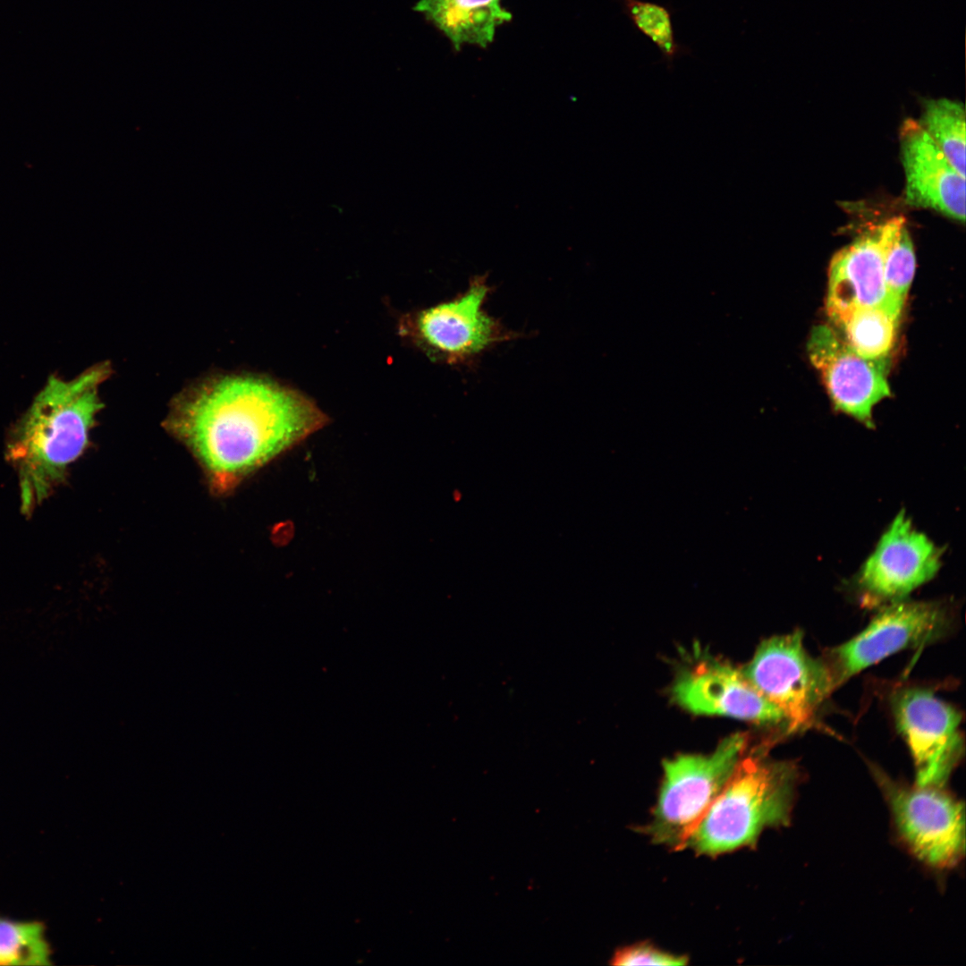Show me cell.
Segmentation results:
<instances>
[{
	"mask_svg": "<svg viewBox=\"0 0 966 966\" xmlns=\"http://www.w3.org/2000/svg\"><path fill=\"white\" fill-rule=\"evenodd\" d=\"M326 420L293 390L258 377L223 375L180 394L165 426L199 460L215 490L224 493Z\"/></svg>",
	"mask_w": 966,
	"mask_h": 966,
	"instance_id": "cell-1",
	"label": "cell"
},
{
	"mask_svg": "<svg viewBox=\"0 0 966 966\" xmlns=\"http://www.w3.org/2000/svg\"><path fill=\"white\" fill-rule=\"evenodd\" d=\"M109 374L101 363L70 380L51 376L11 428L5 457L18 477L24 515L55 491L84 452L103 407L99 386Z\"/></svg>",
	"mask_w": 966,
	"mask_h": 966,
	"instance_id": "cell-2",
	"label": "cell"
},
{
	"mask_svg": "<svg viewBox=\"0 0 966 966\" xmlns=\"http://www.w3.org/2000/svg\"><path fill=\"white\" fill-rule=\"evenodd\" d=\"M798 780L793 763L746 752L685 847L716 856L753 845L766 828L789 822Z\"/></svg>",
	"mask_w": 966,
	"mask_h": 966,
	"instance_id": "cell-3",
	"label": "cell"
},
{
	"mask_svg": "<svg viewBox=\"0 0 966 966\" xmlns=\"http://www.w3.org/2000/svg\"><path fill=\"white\" fill-rule=\"evenodd\" d=\"M747 737L734 733L708 754H681L663 764V779L651 821L644 832L654 843L682 849L747 751Z\"/></svg>",
	"mask_w": 966,
	"mask_h": 966,
	"instance_id": "cell-4",
	"label": "cell"
},
{
	"mask_svg": "<svg viewBox=\"0 0 966 966\" xmlns=\"http://www.w3.org/2000/svg\"><path fill=\"white\" fill-rule=\"evenodd\" d=\"M742 673L780 710L789 732L809 728L835 690L826 662L809 654L800 630L762 641Z\"/></svg>",
	"mask_w": 966,
	"mask_h": 966,
	"instance_id": "cell-5",
	"label": "cell"
},
{
	"mask_svg": "<svg viewBox=\"0 0 966 966\" xmlns=\"http://www.w3.org/2000/svg\"><path fill=\"white\" fill-rule=\"evenodd\" d=\"M950 624V614L937 602L896 601L856 636L827 651L824 661L835 689L893 654L935 642L947 633Z\"/></svg>",
	"mask_w": 966,
	"mask_h": 966,
	"instance_id": "cell-6",
	"label": "cell"
},
{
	"mask_svg": "<svg viewBox=\"0 0 966 966\" xmlns=\"http://www.w3.org/2000/svg\"><path fill=\"white\" fill-rule=\"evenodd\" d=\"M874 773L910 850L930 866H954L965 850L962 803L945 792L943 786L905 787L879 770L874 769Z\"/></svg>",
	"mask_w": 966,
	"mask_h": 966,
	"instance_id": "cell-7",
	"label": "cell"
},
{
	"mask_svg": "<svg viewBox=\"0 0 966 966\" xmlns=\"http://www.w3.org/2000/svg\"><path fill=\"white\" fill-rule=\"evenodd\" d=\"M890 706L913 758L917 785L944 786L964 750L960 712L919 686L899 689Z\"/></svg>",
	"mask_w": 966,
	"mask_h": 966,
	"instance_id": "cell-8",
	"label": "cell"
},
{
	"mask_svg": "<svg viewBox=\"0 0 966 966\" xmlns=\"http://www.w3.org/2000/svg\"><path fill=\"white\" fill-rule=\"evenodd\" d=\"M672 695L682 708L697 715L785 723L780 710L751 685L742 670L710 656L700 657L677 674Z\"/></svg>",
	"mask_w": 966,
	"mask_h": 966,
	"instance_id": "cell-9",
	"label": "cell"
},
{
	"mask_svg": "<svg viewBox=\"0 0 966 966\" xmlns=\"http://www.w3.org/2000/svg\"><path fill=\"white\" fill-rule=\"evenodd\" d=\"M808 352L835 407L872 427V408L890 394L886 360L860 356L825 325L812 330Z\"/></svg>",
	"mask_w": 966,
	"mask_h": 966,
	"instance_id": "cell-10",
	"label": "cell"
},
{
	"mask_svg": "<svg viewBox=\"0 0 966 966\" xmlns=\"http://www.w3.org/2000/svg\"><path fill=\"white\" fill-rule=\"evenodd\" d=\"M488 292L487 280L478 277L457 298L423 310L416 322L422 342L448 362L460 363L509 339L483 309Z\"/></svg>",
	"mask_w": 966,
	"mask_h": 966,
	"instance_id": "cell-11",
	"label": "cell"
},
{
	"mask_svg": "<svg viewBox=\"0 0 966 966\" xmlns=\"http://www.w3.org/2000/svg\"><path fill=\"white\" fill-rule=\"evenodd\" d=\"M941 565V551L900 512L866 561L860 584L872 597L899 600L931 580Z\"/></svg>",
	"mask_w": 966,
	"mask_h": 966,
	"instance_id": "cell-12",
	"label": "cell"
},
{
	"mask_svg": "<svg viewBox=\"0 0 966 966\" xmlns=\"http://www.w3.org/2000/svg\"><path fill=\"white\" fill-rule=\"evenodd\" d=\"M900 140L906 203L964 222L965 178L952 166L917 121L903 122Z\"/></svg>",
	"mask_w": 966,
	"mask_h": 966,
	"instance_id": "cell-13",
	"label": "cell"
},
{
	"mask_svg": "<svg viewBox=\"0 0 966 966\" xmlns=\"http://www.w3.org/2000/svg\"><path fill=\"white\" fill-rule=\"evenodd\" d=\"M852 307H884L901 315L886 285L881 225L836 252L830 262L826 310Z\"/></svg>",
	"mask_w": 966,
	"mask_h": 966,
	"instance_id": "cell-14",
	"label": "cell"
},
{
	"mask_svg": "<svg viewBox=\"0 0 966 966\" xmlns=\"http://www.w3.org/2000/svg\"><path fill=\"white\" fill-rule=\"evenodd\" d=\"M414 10L442 31L457 51L464 44L487 47L496 28L512 20L501 0H419Z\"/></svg>",
	"mask_w": 966,
	"mask_h": 966,
	"instance_id": "cell-15",
	"label": "cell"
},
{
	"mask_svg": "<svg viewBox=\"0 0 966 966\" xmlns=\"http://www.w3.org/2000/svg\"><path fill=\"white\" fill-rule=\"evenodd\" d=\"M827 314L839 335L860 356L886 360L893 349L901 315L884 307H852Z\"/></svg>",
	"mask_w": 966,
	"mask_h": 966,
	"instance_id": "cell-16",
	"label": "cell"
},
{
	"mask_svg": "<svg viewBox=\"0 0 966 966\" xmlns=\"http://www.w3.org/2000/svg\"><path fill=\"white\" fill-rule=\"evenodd\" d=\"M945 154L952 166L965 178V110L962 103L947 98L924 102L918 121Z\"/></svg>",
	"mask_w": 966,
	"mask_h": 966,
	"instance_id": "cell-17",
	"label": "cell"
},
{
	"mask_svg": "<svg viewBox=\"0 0 966 966\" xmlns=\"http://www.w3.org/2000/svg\"><path fill=\"white\" fill-rule=\"evenodd\" d=\"M881 238L886 285L893 304L902 310L916 266L905 219L894 216L882 224Z\"/></svg>",
	"mask_w": 966,
	"mask_h": 966,
	"instance_id": "cell-18",
	"label": "cell"
},
{
	"mask_svg": "<svg viewBox=\"0 0 966 966\" xmlns=\"http://www.w3.org/2000/svg\"><path fill=\"white\" fill-rule=\"evenodd\" d=\"M50 959L42 923L0 918V965H48Z\"/></svg>",
	"mask_w": 966,
	"mask_h": 966,
	"instance_id": "cell-19",
	"label": "cell"
},
{
	"mask_svg": "<svg viewBox=\"0 0 966 966\" xmlns=\"http://www.w3.org/2000/svg\"><path fill=\"white\" fill-rule=\"evenodd\" d=\"M623 5L634 26L657 46L668 62H672L679 48L668 10L644 0H623Z\"/></svg>",
	"mask_w": 966,
	"mask_h": 966,
	"instance_id": "cell-20",
	"label": "cell"
},
{
	"mask_svg": "<svg viewBox=\"0 0 966 966\" xmlns=\"http://www.w3.org/2000/svg\"><path fill=\"white\" fill-rule=\"evenodd\" d=\"M683 956L661 951L650 945H634L617 950L612 959L614 965H683Z\"/></svg>",
	"mask_w": 966,
	"mask_h": 966,
	"instance_id": "cell-21",
	"label": "cell"
}]
</instances>
